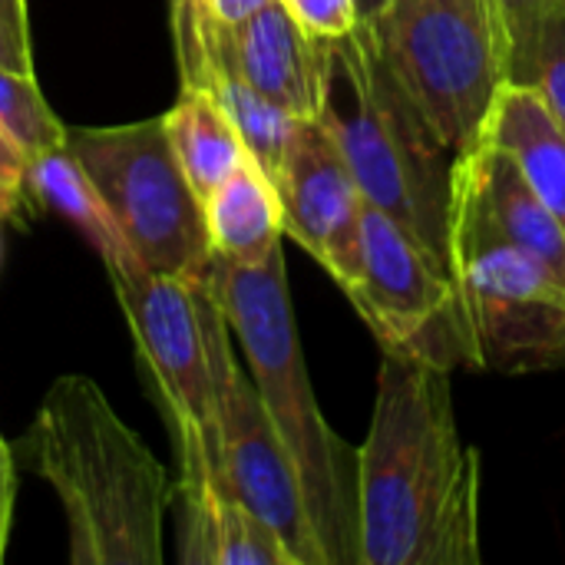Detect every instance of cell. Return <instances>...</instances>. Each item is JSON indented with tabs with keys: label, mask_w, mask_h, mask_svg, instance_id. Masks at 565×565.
<instances>
[{
	"label": "cell",
	"mask_w": 565,
	"mask_h": 565,
	"mask_svg": "<svg viewBox=\"0 0 565 565\" xmlns=\"http://www.w3.org/2000/svg\"><path fill=\"white\" fill-rule=\"evenodd\" d=\"M26 192L43 209L63 215L93 245V252L103 258L106 271H126V268L142 265L136 258L129 238L122 235L113 209L106 205L103 192L96 189L89 172L79 166V159L66 149V142L30 159Z\"/></svg>",
	"instance_id": "16"
},
{
	"label": "cell",
	"mask_w": 565,
	"mask_h": 565,
	"mask_svg": "<svg viewBox=\"0 0 565 565\" xmlns=\"http://www.w3.org/2000/svg\"><path fill=\"white\" fill-rule=\"evenodd\" d=\"M179 559L185 565H295L278 533L222 487L179 497Z\"/></svg>",
	"instance_id": "15"
},
{
	"label": "cell",
	"mask_w": 565,
	"mask_h": 565,
	"mask_svg": "<svg viewBox=\"0 0 565 565\" xmlns=\"http://www.w3.org/2000/svg\"><path fill=\"white\" fill-rule=\"evenodd\" d=\"M215 99L222 103V109L228 113V119L235 122L252 162L275 182L281 159L291 146V136L298 129V116H291L288 109H281L278 103L265 99L262 93H255L248 83H242L238 76L212 66L209 70V83H205Z\"/></svg>",
	"instance_id": "19"
},
{
	"label": "cell",
	"mask_w": 565,
	"mask_h": 565,
	"mask_svg": "<svg viewBox=\"0 0 565 565\" xmlns=\"http://www.w3.org/2000/svg\"><path fill=\"white\" fill-rule=\"evenodd\" d=\"M331 40L315 36L301 20L271 0L242 23H215L209 70L218 66L298 119H318L328 89Z\"/></svg>",
	"instance_id": "12"
},
{
	"label": "cell",
	"mask_w": 565,
	"mask_h": 565,
	"mask_svg": "<svg viewBox=\"0 0 565 565\" xmlns=\"http://www.w3.org/2000/svg\"><path fill=\"white\" fill-rule=\"evenodd\" d=\"M0 13L20 26H26V0H0Z\"/></svg>",
	"instance_id": "29"
},
{
	"label": "cell",
	"mask_w": 565,
	"mask_h": 565,
	"mask_svg": "<svg viewBox=\"0 0 565 565\" xmlns=\"http://www.w3.org/2000/svg\"><path fill=\"white\" fill-rule=\"evenodd\" d=\"M500 3V13H503V26H507V53L510 46L530 30V23L536 20V13L553 3V0H497Z\"/></svg>",
	"instance_id": "26"
},
{
	"label": "cell",
	"mask_w": 565,
	"mask_h": 565,
	"mask_svg": "<svg viewBox=\"0 0 565 565\" xmlns=\"http://www.w3.org/2000/svg\"><path fill=\"white\" fill-rule=\"evenodd\" d=\"M23 457L63 507L70 563H162V520L175 490L89 377L66 374L46 391Z\"/></svg>",
	"instance_id": "2"
},
{
	"label": "cell",
	"mask_w": 565,
	"mask_h": 565,
	"mask_svg": "<svg viewBox=\"0 0 565 565\" xmlns=\"http://www.w3.org/2000/svg\"><path fill=\"white\" fill-rule=\"evenodd\" d=\"M358 447L361 565L480 563V457L463 444L450 371L381 351Z\"/></svg>",
	"instance_id": "1"
},
{
	"label": "cell",
	"mask_w": 565,
	"mask_h": 565,
	"mask_svg": "<svg viewBox=\"0 0 565 565\" xmlns=\"http://www.w3.org/2000/svg\"><path fill=\"white\" fill-rule=\"evenodd\" d=\"M0 126L30 159L66 142V126L43 99L33 73H17L7 66H0Z\"/></svg>",
	"instance_id": "21"
},
{
	"label": "cell",
	"mask_w": 565,
	"mask_h": 565,
	"mask_svg": "<svg viewBox=\"0 0 565 565\" xmlns=\"http://www.w3.org/2000/svg\"><path fill=\"white\" fill-rule=\"evenodd\" d=\"M0 66L17 73H33L30 56V26H20L0 13Z\"/></svg>",
	"instance_id": "25"
},
{
	"label": "cell",
	"mask_w": 565,
	"mask_h": 565,
	"mask_svg": "<svg viewBox=\"0 0 565 565\" xmlns=\"http://www.w3.org/2000/svg\"><path fill=\"white\" fill-rule=\"evenodd\" d=\"M212 255L232 265H262L281 248L285 212L275 182L248 159L205 202Z\"/></svg>",
	"instance_id": "17"
},
{
	"label": "cell",
	"mask_w": 565,
	"mask_h": 565,
	"mask_svg": "<svg viewBox=\"0 0 565 565\" xmlns=\"http://www.w3.org/2000/svg\"><path fill=\"white\" fill-rule=\"evenodd\" d=\"M116 301L136 341L139 364L159 397L179 457L175 497L218 483L212 315L218 298L202 278L185 281L139 268L109 271Z\"/></svg>",
	"instance_id": "6"
},
{
	"label": "cell",
	"mask_w": 565,
	"mask_h": 565,
	"mask_svg": "<svg viewBox=\"0 0 565 565\" xmlns=\"http://www.w3.org/2000/svg\"><path fill=\"white\" fill-rule=\"evenodd\" d=\"M384 3H387V0H354V7H358V17H361V20L377 17V13L384 10Z\"/></svg>",
	"instance_id": "30"
},
{
	"label": "cell",
	"mask_w": 565,
	"mask_h": 565,
	"mask_svg": "<svg viewBox=\"0 0 565 565\" xmlns=\"http://www.w3.org/2000/svg\"><path fill=\"white\" fill-rule=\"evenodd\" d=\"M507 79L533 86L565 129V0L546 3L510 46Z\"/></svg>",
	"instance_id": "20"
},
{
	"label": "cell",
	"mask_w": 565,
	"mask_h": 565,
	"mask_svg": "<svg viewBox=\"0 0 565 565\" xmlns=\"http://www.w3.org/2000/svg\"><path fill=\"white\" fill-rule=\"evenodd\" d=\"M318 119L338 139L364 202L394 215L450 265L457 152L391 73L364 20L331 40Z\"/></svg>",
	"instance_id": "4"
},
{
	"label": "cell",
	"mask_w": 565,
	"mask_h": 565,
	"mask_svg": "<svg viewBox=\"0 0 565 565\" xmlns=\"http://www.w3.org/2000/svg\"><path fill=\"white\" fill-rule=\"evenodd\" d=\"M212 367H215V463L225 493L242 500L265 520L295 565H328L318 546L298 470L232 351V328L222 305L212 315Z\"/></svg>",
	"instance_id": "10"
},
{
	"label": "cell",
	"mask_w": 565,
	"mask_h": 565,
	"mask_svg": "<svg viewBox=\"0 0 565 565\" xmlns=\"http://www.w3.org/2000/svg\"><path fill=\"white\" fill-rule=\"evenodd\" d=\"M13 493H17V480H13V454H10L7 440L0 437V559H3V550H7V536H10Z\"/></svg>",
	"instance_id": "27"
},
{
	"label": "cell",
	"mask_w": 565,
	"mask_h": 565,
	"mask_svg": "<svg viewBox=\"0 0 565 565\" xmlns=\"http://www.w3.org/2000/svg\"><path fill=\"white\" fill-rule=\"evenodd\" d=\"M281 3L301 20V26H308L315 36L324 40H341L361 23L354 0H281Z\"/></svg>",
	"instance_id": "23"
},
{
	"label": "cell",
	"mask_w": 565,
	"mask_h": 565,
	"mask_svg": "<svg viewBox=\"0 0 565 565\" xmlns=\"http://www.w3.org/2000/svg\"><path fill=\"white\" fill-rule=\"evenodd\" d=\"M66 149L103 192L146 271L185 281L205 275L212 262L205 209L172 152L162 116L66 129Z\"/></svg>",
	"instance_id": "7"
},
{
	"label": "cell",
	"mask_w": 565,
	"mask_h": 565,
	"mask_svg": "<svg viewBox=\"0 0 565 565\" xmlns=\"http://www.w3.org/2000/svg\"><path fill=\"white\" fill-rule=\"evenodd\" d=\"M407 96L460 156L507 79V26L497 0H387L364 20Z\"/></svg>",
	"instance_id": "5"
},
{
	"label": "cell",
	"mask_w": 565,
	"mask_h": 565,
	"mask_svg": "<svg viewBox=\"0 0 565 565\" xmlns=\"http://www.w3.org/2000/svg\"><path fill=\"white\" fill-rule=\"evenodd\" d=\"M175 60L182 86H205L209 83V36L215 26L212 0H169Z\"/></svg>",
	"instance_id": "22"
},
{
	"label": "cell",
	"mask_w": 565,
	"mask_h": 565,
	"mask_svg": "<svg viewBox=\"0 0 565 565\" xmlns=\"http://www.w3.org/2000/svg\"><path fill=\"white\" fill-rule=\"evenodd\" d=\"M450 228L497 235L565 281V225L533 192L520 166L497 146L477 142L454 162Z\"/></svg>",
	"instance_id": "13"
},
{
	"label": "cell",
	"mask_w": 565,
	"mask_h": 565,
	"mask_svg": "<svg viewBox=\"0 0 565 565\" xmlns=\"http://www.w3.org/2000/svg\"><path fill=\"white\" fill-rule=\"evenodd\" d=\"M450 268L477 371L565 367V281L556 271L477 228H450Z\"/></svg>",
	"instance_id": "8"
},
{
	"label": "cell",
	"mask_w": 565,
	"mask_h": 565,
	"mask_svg": "<svg viewBox=\"0 0 565 565\" xmlns=\"http://www.w3.org/2000/svg\"><path fill=\"white\" fill-rule=\"evenodd\" d=\"M162 122L172 152L202 202L252 159L235 122L209 86H182L172 109L162 113Z\"/></svg>",
	"instance_id": "18"
},
{
	"label": "cell",
	"mask_w": 565,
	"mask_h": 565,
	"mask_svg": "<svg viewBox=\"0 0 565 565\" xmlns=\"http://www.w3.org/2000/svg\"><path fill=\"white\" fill-rule=\"evenodd\" d=\"M265 3H271V0H212L215 23H242L252 13H258Z\"/></svg>",
	"instance_id": "28"
},
{
	"label": "cell",
	"mask_w": 565,
	"mask_h": 565,
	"mask_svg": "<svg viewBox=\"0 0 565 565\" xmlns=\"http://www.w3.org/2000/svg\"><path fill=\"white\" fill-rule=\"evenodd\" d=\"M26 172H30V156L0 126V218L3 215H13L30 199V192H26Z\"/></svg>",
	"instance_id": "24"
},
{
	"label": "cell",
	"mask_w": 565,
	"mask_h": 565,
	"mask_svg": "<svg viewBox=\"0 0 565 565\" xmlns=\"http://www.w3.org/2000/svg\"><path fill=\"white\" fill-rule=\"evenodd\" d=\"M344 295L374 331L381 351H401L444 371H477L454 268L374 205H364L361 271Z\"/></svg>",
	"instance_id": "9"
},
{
	"label": "cell",
	"mask_w": 565,
	"mask_h": 565,
	"mask_svg": "<svg viewBox=\"0 0 565 565\" xmlns=\"http://www.w3.org/2000/svg\"><path fill=\"white\" fill-rule=\"evenodd\" d=\"M285 212V235H291L324 271L348 288L361 271V185L321 119H301L275 175Z\"/></svg>",
	"instance_id": "11"
},
{
	"label": "cell",
	"mask_w": 565,
	"mask_h": 565,
	"mask_svg": "<svg viewBox=\"0 0 565 565\" xmlns=\"http://www.w3.org/2000/svg\"><path fill=\"white\" fill-rule=\"evenodd\" d=\"M205 281L228 318L255 391L298 470L324 563L361 565L358 447L331 430L311 391L288 295L285 252L278 248L262 265H232L212 255Z\"/></svg>",
	"instance_id": "3"
},
{
	"label": "cell",
	"mask_w": 565,
	"mask_h": 565,
	"mask_svg": "<svg viewBox=\"0 0 565 565\" xmlns=\"http://www.w3.org/2000/svg\"><path fill=\"white\" fill-rule=\"evenodd\" d=\"M477 142L503 149L565 225V129L533 86L503 79Z\"/></svg>",
	"instance_id": "14"
}]
</instances>
